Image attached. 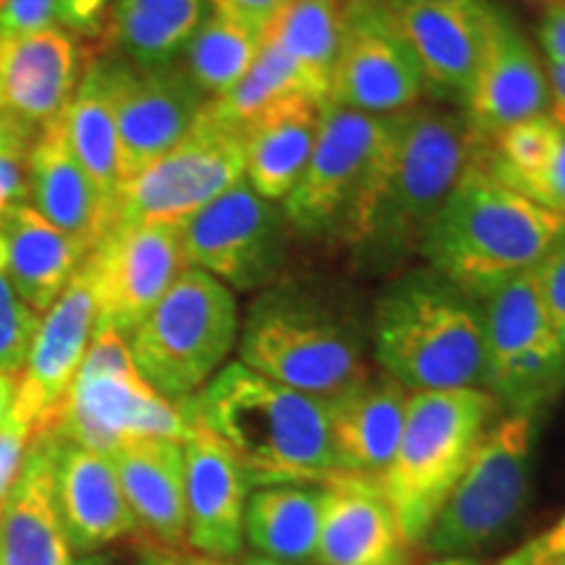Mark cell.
<instances>
[{"label":"cell","instance_id":"cell-1","mask_svg":"<svg viewBox=\"0 0 565 565\" xmlns=\"http://www.w3.org/2000/svg\"><path fill=\"white\" fill-rule=\"evenodd\" d=\"M487 145L463 113L422 105L395 113L383 158L343 238L353 267L393 275L419 254L429 223L463 175L484 160Z\"/></svg>","mask_w":565,"mask_h":565},{"label":"cell","instance_id":"cell-2","mask_svg":"<svg viewBox=\"0 0 565 565\" xmlns=\"http://www.w3.org/2000/svg\"><path fill=\"white\" fill-rule=\"evenodd\" d=\"M179 408L231 450L254 490L324 484L338 475L328 401L275 383L242 362L225 364Z\"/></svg>","mask_w":565,"mask_h":565},{"label":"cell","instance_id":"cell-3","mask_svg":"<svg viewBox=\"0 0 565 565\" xmlns=\"http://www.w3.org/2000/svg\"><path fill=\"white\" fill-rule=\"evenodd\" d=\"M364 345V324L341 288L309 280L273 282L238 330L244 366L324 401L370 374Z\"/></svg>","mask_w":565,"mask_h":565},{"label":"cell","instance_id":"cell-4","mask_svg":"<svg viewBox=\"0 0 565 565\" xmlns=\"http://www.w3.org/2000/svg\"><path fill=\"white\" fill-rule=\"evenodd\" d=\"M370 338L374 362L406 391H487L482 303L429 267L380 294Z\"/></svg>","mask_w":565,"mask_h":565},{"label":"cell","instance_id":"cell-5","mask_svg":"<svg viewBox=\"0 0 565 565\" xmlns=\"http://www.w3.org/2000/svg\"><path fill=\"white\" fill-rule=\"evenodd\" d=\"M563 225V215L513 192L479 160L429 223L419 254L429 270L479 301L532 270Z\"/></svg>","mask_w":565,"mask_h":565},{"label":"cell","instance_id":"cell-6","mask_svg":"<svg viewBox=\"0 0 565 565\" xmlns=\"http://www.w3.org/2000/svg\"><path fill=\"white\" fill-rule=\"evenodd\" d=\"M500 412L479 387L408 395L401 443L377 479L408 545H422Z\"/></svg>","mask_w":565,"mask_h":565},{"label":"cell","instance_id":"cell-7","mask_svg":"<svg viewBox=\"0 0 565 565\" xmlns=\"http://www.w3.org/2000/svg\"><path fill=\"white\" fill-rule=\"evenodd\" d=\"M238 330L231 288L186 267L126 343L141 377L162 398L181 404L223 370L238 343Z\"/></svg>","mask_w":565,"mask_h":565},{"label":"cell","instance_id":"cell-8","mask_svg":"<svg viewBox=\"0 0 565 565\" xmlns=\"http://www.w3.org/2000/svg\"><path fill=\"white\" fill-rule=\"evenodd\" d=\"M540 414L494 422L422 545L433 555H477L515 526L532 490Z\"/></svg>","mask_w":565,"mask_h":565},{"label":"cell","instance_id":"cell-9","mask_svg":"<svg viewBox=\"0 0 565 565\" xmlns=\"http://www.w3.org/2000/svg\"><path fill=\"white\" fill-rule=\"evenodd\" d=\"M55 433L110 456L121 443L139 437L183 443L189 424L179 404L162 398L141 377L126 338L95 330Z\"/></svg>","mask_w":565,"mask_h":565},{"label":"cell","instance_id":"cell-10","mask_svg":"<svg viewBox=\"0 0 565 565\" xmlns=\"http://www.w3.org/2000/svg\"><path fill=\"white\" fill-rule=\"evenodd\" d=\"M244 171V131L223 124L204 105L179 145L124 181L110 202L108 228L179 225L236 186Z\"/></svg>","mask_w":565,"mask_h":565},{"label":"cell","instance_id":"cell-11","mask_svg":"<svg viewBox=\"0 0 565 565\" xmlns=\"http://www.w3.org/2000/svg\"><path fill=\"white\" fill-rule=\"evenodd\" d=\"M393 129V116L324 105L312 158L282 200L296 236L343 242Z\"/></svg>","mask_w":565,"mask_h":565},{"label":"cell","instance_id":"cell-12","mask_svg":"<svg viewBox=\"0 0 565 565\" xmlns=\"http://www.w3.org/2000/svg\"><path fill=\"white\" fill-rule=\"evenodd\" d=\"M487 335V393L511 414H542L565 391V353L526 270L479 299Z\"/></svg>","mask_w":565,"mask_h":565},{"label":"cell","instance_id":"cell-13","mask_svg":"<svg viewBox=\"0 0 565 565\" xmlns=\"http://www.w3.org/2000/svg\"><path fill=\"white\" fill-rule=\"evenodd\" d=\"M291 236L282 204L265 200L246 179L181 223L186 267L236 291H265L278 282Z\"/></svg>","mask_w":565,"mask_h":565},{"label":"cell","instance_id":"cell-14","mask_svg":"<svg viewBox=\"0 0 565 565\" xmlns=\"http://www.w3.org/2000/svg\"><path fill=\"white\" fill-rule=\"evenodd\" d=\"M82 270L87 273L95 301V330L129 338L186 270L181 223L108 228L92 246Z\"/></svg>","mask_w":565,"mask_h":565},{"label":"cell","instance_id":"cell-15","mask_svg":"<svg viewBox=\"0 0 565 565\" xmlns=\"http://www.w3.org/2000/svg\"><path fill=\"white\" fill-rule=\"evenodd\" d=\"M427 79L387 0H353L338 51L330 105L395 116L419 105Z\"/></svg>","mask_w":565,"mask_h":565},{"label":"cell","instance_id":"cell-16","mask_svg":"<svg viewBox=\"0 0 565 565\" xmlns=\"http://www.w3.org/2000/svg\"><path fill=\"white\" fill-rule=\"evenodd\" d=\"M97 61L116 113L126 181L192 131L207 97L189 82L179 63L160 71H141L110 51L97 55Z\"/></svg>","mask_w":565,"mask_h":565},{"label":"cell","instance_id":"cell-17","mask_svg":"<svg viewBox=\"0 0 565 565\" xmlns=\"http://www.w3.org/2000/svg\"><path fill=\"white\" fill-rule=\"evenodd\" d=\"M92 335H95V301H92L87 273L79 267L53 307L42 315L19 374L11 414L30 424L34 437L58 427Z\"/></svg>","mask_w":565,"mask_h":565},{"label":"cell","instance_id":"cell-18","mask_svg":"<svg viewBox=\"0 0 565 565\" xmlns=\"http://www.w3.org/2000/svg\"><path fill=\"white\" fill-rule=\"evenodd\" d=\"M82 71L79 42L66 30L0 34V121L38 141L61 121Z\"/></svg>","mask_w":565,"mask_h":565},{"label":"cell","instance_id":"cell-19","mask_svg":"<svg viewBox=\"0 0 565 565\" xmlns=\"http://www.w3.org/2000/svg\"><path fill=\"white\" fill-rule=\"evenodd\" d=\"M419 61L427 89L466 100L490 40L494 3L487 0H387Z\"/></svg>","mask_w":565,"mask_h":565},{"label":"cell","instance_id":"cell-20","mask_svg":"<svg viewBox=\"0 0 565 565\" xmlns=\"http://www.w3.org/2000/svg\"><path fill=\"white\" fill-rule=\"evenodd\" d=\"M183 414V412H181ZM183 437L186 542L200 555L231 561L244 550V511L252 484L236 458L200 422Z\"/></svg>","mask_w":565,"mask_h":565},{"label":"cell","instance_id":"cell-21","mask_svg":"<svg viewBox=\"0 0 565 565\" xmlns=\"http://www.w3.org/2000/svg\"><path fill=\"white\" fill-rule=\"evenodd\" d=\"M550 82L532 42L503 6H494V21L475 84L466 95L469 124L490 141L508 126L547 116Z\"/></svg>","mask_w":565,"mask_h":565},{"label":"cell","instance_id":"cell-22","mask_svg":"<svg viewBox=\"0 0 565 565\" xmlns=\"http://www.w3.org/2000/svg\"><path fill=\"white\" fill-rule=\"evenodd\" d=\"M53 437V494L58 519L74 555L100 553L116 540L139 529L110 458L68 440Z\"/></svg>","mask_w":565,"mask_h":565},{"label":"cell","instance_id":"cell-23","mask_svg":"<svg viewBox=\"0 0 565 565\" xmlns=\"http://www.w3.org/2000/svg\"><path fill=\"white\" fill-rule=\"evenodd\" d=\"M320 565H412L377 479L338 471L322 484Z\"/></svg>","mask_w":565,"mask_h":565},{"label":"cell","instance_id":"cell-24","mask_svg":"<svg viewBox=\"0 0 565 565\" xmlns=\"http://www.w3.org/2000/svg\"><path fill=\"white\" fill-rule=\"evenodd\" d=\"M408 393L387 374H366L362 383L328 401L330 443L341 475L380 479L391 466L404 433Z\"/></svg>","mask_w":565,"mask_h":565},{"label":"cell","instance_id":"cell-25","mask_svg":"<svg viewBox=\"0 0 565 565\" xmlns=\"http://www.w3.org/2000/svg\"><path fill=\"white\" fill-rule=\"evenodd\" d=\"M0 565H74L53 494V437L26 448L11 490L0 500Z\"/></svg>","mask_w":565,"mask_h":565},{"label":"cell","instance_id":"cell-26","mask_svg":"<svg viewBox=\"0 0 565 565\" xmlns=\"http://www.w3.org/2000/svg\"><path fill=\"white\" fill-rule=\"evenodd\" d=\"M26 204L84 254L108 231V204L68 150L61 121L34 141L26 160Z\"/></svg>","mask_w":565,"mask_h":565},{"label":"cell","instance_id":"cell-27","mask_svg":"<svg viewBox=\"0 0 565 565\" xmlns=\"http://www.w3.org/2000/svg\"><path fill=\"white\" fill-rule=\"evenodd\" d=\"M108 458L137 524L166 547L183 545L186 487L181 443L166 437H139L118 445Z\"/></svg>","mask_w":565,"mask_h":565},{"label":"cell","instance_id":"cell-28","mask_svg":"<svg viewBox=\"0 0 565 565\" xmlns=\"http://www.w3.org/2000/svg\"><path fill=\"white\" fill-rule=\"evenodd\" d=\"M324 105L309 95H291L275 103L244 129V179L265 200L282 202L320 139Z\"/></svg>","mask_w":565,"mask_h":565},{"label":"cell","instance_id":"cell-29","mask_svg":"<svg viewBox=\"0 0 565 565\" xmlns=\"http://www.w3.org/2000/svg\"><path fill=\"white\" fill-rule=\"evenodd\" d=\"M0 242L13 288L40 317L53 307L87 259L66 233L30 204H21L0 221Z\"/></svg>","mask_w":565,"mask_h":565},{"label":"cell","instance_id":"cell-30","mask_svg":"<svg viewBox=\"0 0 565 565\" xmlns=\"http://www.w3.org/2000/svg\"><path fill=\"white\" fill-rule=\"evenodd\" d=\"M212 13L207 0H113L103 32L134 68L173 66Z\"/></svg>","mask_w":565,"mask_h":565},{"label":"cell","instance_id":"cell-31","mask_svg":"<svg viewBox=\"0 0 565 565\" xmlns=\"http://www.w3.org/2000/svg\"><path fill=\"white\" fill-rule=\"evenodd\" d=\"M322 484H273L249 492L244 542L252 553L291 565L320 563Z\"/></svg>","mask_w":565,"mask_h":565},{"label":"cell","instance_id":"cell-32","mask_svg":"<svg viewBox=\"0 0 565 565\" xmlns=\"http://www.w3.org/2000/svg\"><path fill=\"white\" fill-rule=\"evenodd\" d=\"M61 126L71 154L89 175V181L95 183L97 194L108 204L110 217V202L124 183V168L116 113H113L110 92L97 58H92L84 66L79 87H76L68 108L61 116Z\"/></svg>","mask_w":565,"mask_h":565},{"label":"cell","instance_id":"cell-33","mask_svg":"<svg viewBox=\"0 0 565 565\" xmlns=\"http://www.w3.org/2000/svg\"><path fill=\"white\" fill-rule=\"evenodd\" d=\"M345 26L341 0H286L265 38L303 71L315 95L330 103V79Z\"/></svg>","mask_w":565,"mask_h":565},{"label":"cell","instance_id":"cell-34","mask_svg":"<svg viewBox=\"0 0 565 565\" xmlns=\"http://www.w3.org/2000/svg\"><path fill=\"white\" fill-rule=\"evenodd\" d=\"M263 40V32L210 13L175 63L207 100H217L249 71Z\"/></svg>","mask_w":565,"mask_h":565},{"label":"cell","instance_id":"cell-35","mask_svg":"<svg viewBox=\"0 0 565 565\" xmlns=\"http://www.w3.org/2000/svg\"><path fill=\"white\" fill-rule=\"evenodd\" d=\"M291 95H309L320 100L315 95L312 84L303 76V71L275 42L265 38L249 71L223 97L207 100V110L215 118H221L223 124L244 131L254 118L263 116L267 108H273L275 103L286 100Z\"/></svg>","mask_w":565,"mask_h":565},{"label":"cell","instance_id":"cell-36","mask_svg":"<svg viewBox=\"0 0 565 565\" xmlns=\"http://www.w3.org/2000/svg\"><path fill=\"white\" fill-rule=\"evenodd\" d=\"M40 320L42 317L13 288L9 267H6V249L0 242V372H21Z\"/></svg>","mask_w":565,"mask_h":565},{"label":"cell","instance_id":"cell-37","mask_svg":"<svg viewBox=\"0 0 565 565\" xmlns=\"http://www.w3.org/2000/svg\"><path fill=\"white\" fill-rule=\"evenodd\" d=\"M34 141L0 121V221L26 204V160Z\"/></svg>","mask_w":565,"mask_h":565},{"label":"cell","instance_id":"cell-38","mask_svg":"<svg viewBox=\"0 0 565 565\" xmlns=\"http://www.w3.org/2000/svg\"><path fill=\"white\" fill-rule=\"evenodd\" d=\"M536 291L550 320V328L565 353V225L550 244L545 257L532 267Z\"/></svg>","mask_w":565,"mask_h":565},{"label":"cell","instance_id":"cell-39","mask_svg":"<svg viewBox=\"0 0 565 565\" xmlns=\"http://www.w3.org/2000/svg\"><path fill=\"white\" fill-rule=\"evenodd\" d=\"M63 30L58 0H0V34Z\"/></svg>","mask_w":565,"mask_h":565},{"label":"cell","instance_id":"cell-40","mask_svg":"<svg viewBox=\"0 0 565 565\" xmlns=\"http://www.w3.org/2000/svg\"><path fill=\"white\" fill-rule=\"evenodd\" d=\"M34 440L30 424L17 419L9 412L6 422L0 424V500L11 490L13 479H17L21 463H24L26 448Z\"/></svg>","mask_w":565,"mask_h":565},{"label":"cell","instance_id":"cell-41","mask_svg":"<svg viewBox=\"0 0 565 565\" xmlns=\"http://www.w3.org/2000/svg\"><path fill=\"white\" fill-rule=\"evenodd\" d=\"M207 3L212 13H221L225 19L265 34L286 0H207Z\"/></svg>","mask_w":565,"mask_h":565},{"label":"cell","instance_id":"cell-42","mask_svg":"<svg viewBox=\"0 0 565 565\" xmlns=\"http://www.w3.org/2000/svg\"><path fill=\"white\" fill-rule=\"evenodd\" d=\"M110 3L113 0H58L61 26L74 38L100 34Z\"/></svg>","mask_w":565,"mask_h":565},{"label":"cell","instance_id":"cell-43","mask_svg":"<svg viewBox=\"0 0 565 565\" xmlns=\"http://www.w3.org/2000/svg\"><path fill=\"white\" fill-rule=\"evenodd\" d=\"M534 202L557 212V215H565V129L563 126H561V137H557V145L553 150V158H550L545 173H542L540 186H536Z\"/></svg>","mask_w":565,"mask_h":565},{"label":"cell","instance_id":"cell-44","mask_svg":"<svg viewBox=\"0 0 565 565\" xmlns=\"http://www.w3.org/2000/svg\"><path fill=\"white\" fill-rule=\"evenodd\" d=\"M540 42L550 63H565V0H550L542 9Z\"/></svg>","mask_w":565,"mask_h":565},{"label":"cell","instance_id":"cell-45","mask_svg":"<svg viewBox=\"0 0 565 565\" xmlns=\"http://www.w3.org/2000/svg\"><path fill=\"white\" fill-rule=\"evenodd\" d=\"M74 565H179V553L173 547H147L131 557H118L108 553H92L76 557Z\"/></svg>","mask_w":565,"mask_h":565},{"label":"cell","instance_id":"cell-46","mask_svg":"<svg viewBox=\"0 0 565 565\" xmlns=\"http://www.w3.org/2000/svg\"><path fill=\"white\" fill-rule=\"evenodd\" d=\"M536 553L547 557H565V513L547 529L545 534H540L536 540L529 542Z\"/></svg>","mask_w":565,"mask_h":565},{"label":"cell","instance_id":"cell-47","mask_svg":"<svg viewBox=\"0 0 565 565\" xmlns=\"http://www.w3.org/2000/svg\"><path fill=\"white\" fill-rule=\"evenodd\" d=\"M550 116L565 129V63H550Z\"/></svg>","mask_w":565,"mask_h":565},{"label":"cell","instance_id":"cell-48","mask_svg":"<svg viewBox=\"0 0 565 565\" xmlns=\"http://www.w3.org/2000/svg\"><path fill=\"white\" fill-rule=\"evenodd\" d=\"M500 565H565V557H547V555H540L536 550L529 545L519 547L515 553H511L505 557Z\"/></svg>","mask_w":565,"mask_h":565},{"label":"cell","instance_id":"cell-49","mask_svg":"<svg viewBox=\"0 0 565 565\" xmlns=\"http://www.w3.org/2000/svg\"><path fill=\"white\" fill-rule=\"evenodd\" d=\"M17 385H19V374H9L0 372V424L6 422L11 406H13V395H17Z\"/></svg>","mask_w":565,"mask_h":565},{"label":"cell","instance_id":"cell-50","mask_svg":"<svg viewBox=\"0 0 565 565\" xmlns=\"http://www.w3.org/2000/svg\"><path fill=\"white\" fill-rule=\"evenodd\" d=\"M427 565H482V563L466 555H437L435 561H429Z\"/></svg>","mask_w":565,"mask_h":565},{"label":"cell","instance_id":"cell-51","mask_svg":"<svg viewBox=\"0 0 565 565\" xmlns=\"http://www.w3.org/2000/svg\"><path fill=\"white\" fill-rule=\"evenodd\" d=\"M179 565H231V563L196 553V555H179Z\"/></svg>","mask_w":565,"mask_h":565},{"label":"cell","instance_id":"cell-52","mask_svg":"<svg viewBox=\"0 0 565 565\" xmlns=\"http://www.w3.org/2000/svg\"><path fill=\"white\" fill-rule=\"evenodd\" d=\"M238 565H291V563H280V561H273V557H265V555H257V553H246V555H242Z\"/></svg>","mask_w":565,"mask_h":565},{"label":"cell","instance_id":"cell-53","mask_svg":"<svg viewBox=\"0 0 565 565\" xmlns=\"http://www.w3.org/2000/svg\"><path fill=\"white\" fill-rule=\"evenodd\" d=\"M341 3H345V6H349V3H353V0H341Z\"/></svg>","mask_w":565,"mask_h":565},{"label":"cell","instance_id":"cell-54","mask_svg":"<svg viewBox=\"0 0 565 565\" xmlns=\"http://www.w3.org/2000/svg\"><path fill=\"white\" fill-rule=\"evenodd\" d=\"M540 3H542V6H545V3H550V0H540Z\"/></svg>","mask_w":565,"mask_h":565},{"label":"cell","instance_id":"cell-55","mask_svg":"<svg viewBox=\"0 0 565 565\" xmlns=\"http://www.w3.org/2000/svg\"><path fill=\"white\" fill-rule=\"evenodd\" d=\"M563 217H565V215H563Z\"/></svg>","mask_w":565,"mask_h":565}]
</instances>
